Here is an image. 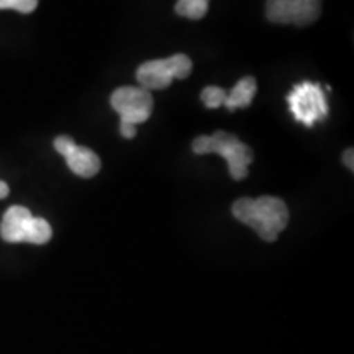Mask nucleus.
<instances>
[{
	"instance_id": "obj_7",
	"label": "nucleus",
	"mask_w": 354,
	"mask_h": 354,
	"mask_svg": "<svg viewBox=\"0 0 354 354\" xmlns=\"http://www.w3.org/2000/svg\"><path fill=\"white\" fill-rule=\"evenodd\" d=\"M322 13V0H268L266 17L277 25L307 26Z\"/></svg>"
},
{
	"instance_id": "obj_14",
	"label": "nucleus",
	"mask_w": 354,
	"mask_h": 354,
	"mask_svg": "<svg viewBox=\"0 0 354 354\" xmlns=\"http://www.w3.org/2000/svg\"><path fill=\"white\" fill-rule=\"evenodd\" d=\"M343 162L349 171H354V151H353V148H349L343 153Z\"/></svg>"
},
{
	"instance_id": "obj_2",
	"label": "nucleus",
	"mask_w": 354,
	"mask_h": 354,
	"mask_svg": "<svg viewBox=\"0 0 354 354\" xmlns=\"http://www.w3.org/2000/svg\"><path fill=\"white\" fill-rule=\"evenodd\" d=\"M196 154H218L228 162V171L234 180L248 176V167L253 162V149L228 131H216L210 136H197L192 143Z\"/></svg>"
},
{
	"instance_id": "obj_3",
	"label": "nucleus",
	"mask_w": 354,
	"mask_h": 354,
	"mask_svg": "<svg viewBox=\"0 0 354 354\" xmlns=\"http://www.w3.org/2000/svg\"><path fill=\"white\" fill-rule=\"evenodd\" d=\"M0 236L7 243L44 245L51 240V225L44 218L33 216L25 207L13 205L6 212L0 223Z\"/></svg>"
},
{
	"instance_id": "obj_6",
	"label": "nucleus",
	"mask_w": 354,
	"mask_h": 354,
	"mask_svg": "<svg viewBox=\"0 0 354 354\" xmlns=\"http://www.w3.org/2000/svg\"><path fill=\"white\" fill-rule=\"evenodd\" d=\"M110 105L120 115V123L138 127L151 117L154 102L145 87H118L110 97Z\"/></svg>"
},
{
	"instance_id": "obj_4",
	"label": "nucleus",
	"mask_w": 354,
	"mask_h": 354,
	"mask_svg": "<svg viewBox=\"0 0 354 354\" xmlns=\"http://www.w3.org/2000/svg\"><path fill=\"white\" fill-rule=\"evenodd\" d=\"M192 73V61L185 55H174L166 59L146 61L136 71V79L146 91H162L174 79H185Z\"/></svg>"
},
{
	"instance_id": "obj_1",
	"label": "nucleus",
	"mask_w": 354,
	"mask_h": 354,
	"mask_svg": "<svg viewBox=\"0 0 354 354\" xmlns=\"http://www.w3.org/2000/svg\"><path fill=\"white\" fill-rule=\"evenodd\" d=\"M234 218L248 225L259 234L261 240L276 241L289 223V209L277 197L264 196L259 198H238L233 203Z\"/></svg>"
},
{
	"instance_id": "obj_11",
	"label": "nucleus",
	"mask_w": 354,
	"mask_h": 354,
	"mask_svg": "<svg viewBox=\"0 0 354 354\" xmlns=\"http://www.w3.org/2000/svg\"><path fill=\"white\" fill-rule=\"evenodd\" d=\"M201 99L207 109H218L227 99V91L216 86H209L202 91Z\"/></svg>"
},
{
	"instance_id": "obj_13",
	"label": "nucleus",
	"mask_w": 354,
	"mask_h": 354,
	"mask_svg": "<svg viewBox=\"0 0 354 354\" xmlns=\"http://www.w3.org/2000/svg\"><path fill=\"white\" fill-rule=\"evenodd\" d=\"M120 133H122L123 138L131 140V138H135V135H136V127L128 125V123H120Z\"/></svg>"
},
{
	"instance_id": "obj_15",
	"label": "nucleus",
	"mask_w": 354,
	"mask_h": 354,
	"mask_svg": "<svg viewBox=\"0 0 354 354\" xmlns=\"http://www.w3.org/2000/svg\"><path fill=\"white\" fill-rule=\"evenodd\" d=\"M8 192H10L8 185L3 183V180H0V198H6L8 196Z\"/></svg>"
},
{
	"instance_id": "obj_9",
	"label": "nucleus",
	"mask_w": 354,
	"mask_h": 354,
	"mask_svg": "<svg viewBox=\"0 0 354 354\" xmlns=\"http://www.w3.org/2000/svg\"><path fill=\"white\" fill-rule=\"evenodd\" d=\"M256 91H258V84H256V79L248 76L243 77L236 82L230 94L227 92V99H225L223 105L228 110H236V109H246L250 107L251 102H253Z\"/></svg>"
},
{
	"instance_id": "obj_10",
	"label": "nucleus",
	"mask_w": 354,
	"mask_h": 354,
	"mask_svg": "<svg viewBox=\"0 0 354 354\" xmlns=\"http://www.w3.org/2000/svg\"><path fill=\"white\" fill-rule=\"evenodd\" d=\"M210 0H177L174 10L179 17L190 20H201L209 12Z\"/></svg>"
},
{
	"instance_id": "obj_5",
	"label": "nucleus",
	"mask_w": 354,
	"mask_h": 354,
	"mask_svg": "<svg viewBox=\"0 0 354 354\" xmlns=\"http://www.w3.org/2000/svg\"><path fill=\"white\" fill-rule=\"evenodd\" d=\"M287 104L295 120L308 128L328 117V102L320 84L302 82L294 86L287 95Z\"/></svg>"
},
{
	"instance_id": "obj_8",
	"label": "nucleus",
	"mask_w": 354,
	"mask_h": 354,
	"mask_svg": "<svg viewBox=\"0 0 354 354\" xmlns=\"http://www.w3.org/2000/svg\"><path fill=\"white\" fill-rule=\"evenodd\" d=\"M55 149L66 159L69 169L79 177L88 179L100 171V158L86 146L74 143V140L69 136H57L55 140Z\"/></svg>"
},
{
	"instance_id": "obj_12",
	"label": "nucleus",
	"mask_w": 354,
	"mask_h": 354,
	"mask_svg": "<svg viewBox=\"0 0 354 354\" xmlns=\"http://www.w3.org/2000/svg\"><path fill=\"white\" fill-rule=\"evenodd\" d=\"M38 7V0H0V10H17L20 13H32Z\"/></svg>"
}]
</instances>
